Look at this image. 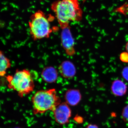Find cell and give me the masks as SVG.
Returning <instances> with one entry per match:
<instances>
[{"label":"cell","mask_w":128,"mask_h":128,"mask_svg":"<svg viewBox=\"0 0 128 128\" xmlns=\"http://www.w3.org/2000/svg\"><path fill=\"white\" fill-rule=\"evenodd\" d=\"M54 12L62 29L69 26L70 22H79L82 17V11L78 0H58L52 3Z\"/></svg>","instance_id":"1"},{"label":"cell","mask_w":128,"mask_h":128,"mask_svg":"<svg viewBox=\"0 0 128 128\" xmlns=\"http://www.w3.org/2000/svg\"><path fill=\"white\" fill-rule=\"evenodd\" d=\"M31 100L34 114H43L48 111H52L61 102L54 89L38 91L32 96Z\"/></svg>","instance_id":"2"},{"label":"cell","mask_w":128,"mask_h":128,"mask_svg":"<svg viewBox=\"0 0 128 128\" xmlns=\"http://www.w3.org/2000/svg\"><path fill=\"white\" fill-rule=\"evenodd\" d=\"M8 86L17 92L20 97L30 94L35 87L32 72L27 70H17L13 75L6 76Z\"/></svg>","instance_id":"3"},{"label":"cell","mask_w":128,"mask_h":128,"mask_svg":"<svg viewBox=\"0 0 128 128\" xmlns=\"http://www.w3.org/2000/svg\"><path fill=\"white\" fill-rule=\"evenodd\" d=\"M51 19L43 12L38 10L32 14L28 22L30 34L34 40L48 38L53 32Z\"/></svg>","instance_id":"4"},{"label":"cell","mask_w":128,"mask_h":128,"mask_svg":"<svg viewBox=\"0 0 128 128\" xmlns=\"http://www.w3.org/2000/svg\"><path fill=\"white\" fill-rule=\"evenodd\" d=\"M52 112L54 120L60 125L68 123L72 114L70 105L66 102H61Z\"/></svg>","instance_id":"5"},{"label":"cell","mask_w":128,"mask_h":128,"mask_svg":"<svg viewBox=\"0 0 128 128\" xmlns=\"http://www.w3.org/2000/svg\"><path fill=\"white\" fill-rule=\"evenodd\" d=\"M61 37L62 45L67 54L73 55L75 52L74 43L71 34L70 27L62 29Z\"/></svg>","instance_id":"6"},{"label":"cell","mask_w":128,"mask_h":128,"mask_svg":"<svg viewBox=\"0 0 128 128\" xmlns=\"http://www.w3.org/2000/svg\"><path fill=\"white\" fill-rule=\"evenodd\" d=\"M112 94L116 96H122L128 90V86L123 81L117 79L112 82L111 87Z\"/></svg>","instance_id":"7"},{"label":"cell","mask_w":128,"mask_h":128,"mask_svg":"<svg viewBox=\"0 0 128 128\" xmlns=\"http://www.w3.org/2000/svg\"><path fill=\"white\" fill-rule=\"evenodd\" d=\"M66 102L70 106L78 105L81 100L82 96L80 92L77 90H70L66 92L65 96Z\"/></svg>","instance_id":"8"},{"label":"cell","mask_w":128,"mask_h":128,"mask_svg":"<svg viewBox=\"0 0 128 128\" xmlns=\"http://www.w3.org/2000/svg\"><path fill=\"white\" fill-rule=\"evenodd\" d=\"M60 72L65 78H71L74 75L76 69L71 62L65 61L63 62L59 67Z\"/></svg>","instance_id":"9"},{"label":"cell","mask_w":128,"mask_h":128,"mask_svg":"<svg viewBox=\"0 0 128 128\" xmlns=\"http://www.w3.org/2000/svg\"><path fill=\"white\" fill-rule=\"evenodd\" d=\"M57 71L55 68L52 67H48L42 71V76L43 79L48 82H53L57 79Z\"/></svg>","instance_id":"10"},{"label":"cell","mask_w":128,"mask_h":128,"mask_svg":"<svg viewBox=\"0 0 128 128\" xmlns=\"http://www.w3.org/2000/svg\"><path fill=\"white\" fill-rule=\"evenodd\" d=\"M11 66V63L10 60L2 51L0 50V76H4Z\"/></svg>","instance_id":"11"},{"label":"cell","mask_w":128,"mask_h":128,"mask_svg":"<svg viewBox=\"0 0 128 128\" xmlns=\"http://www.w3.org/2000/svg\"><path fill=\"white\" fill-rule=\"evenodd\" d=\"M122 118L124 122L128 124V105L125 106L123 109Z\"/></svg>","instance_id":"12"},{"label":"cell","mask_w":128,"mask_h":128,"mask_svg":"<svg viewBox=\"0 0 128 128\" xmlns=\"http://www.w3.org/2000/svg\"><path fill=\"white\" fill-rule=\"evenodd\" d=\"M119 58L121 62L124 63H128V53L123 52L120 54Z\"/></svg>","instance_id":"13"},{"label":"cell","mask_w":128,"mask_h":128,"mask_svg":"<svg viewBox=\"0 0 128 128\" xmlns=\"http://www.w3.org/2000/svg\"><path fill=\"white\" fill-rule=\"evenodd\" d=\"M122 75L124 79L128 81V66H126L123 69Z\"/></svg>","instance_id":"14"},{"label":"cell","mask_w":128,"mask_h":128,"mask_svg":"<svg viewBox=\"0 0 128 128\" xmlns=\"http://www.w3.org/2000/svg\"><path fill=\"white\" fill-rule=\"evenodd\" d=\"M86 128H98V126H97L96 124H91L88 125V126Z\"/></svg>","instance_id":"15"},{"label":"cell","mask_w":128,"mask_h":128,"mask_svg":"<svg viewBox=\"0 0 128 128\" xmlns=\"http://www.w3.org/2000/svg\"><path fill=\"white\" fill-rule=\"evenodd\" d=\"M125 49H126V52L128 53V41L126 43V45H125Z\"/></svg>","instance_id":"16"}]
</instances>
